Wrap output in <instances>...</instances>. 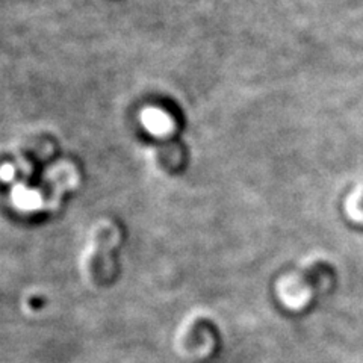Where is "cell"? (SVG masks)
I'll return each instance as SVG.
<instances>
[{"mask_svg":"<svg viewBox=\"0 0 363 363\" xmlns=\"http://www.w3.org/2000/svg\"><path fill=\"white\" fill-rule=\"evenodd\" d=\"M336 281L333 265L325 260H313L283 281L281 297L291 309H308L318 298L332 289Z\"/></svg>","mask_w":363,"mask_h":363,"instance_id":"6da1fadb","label":"cell"},{"mask_svg":"<svg viewBox=\"0 0 363 363\" xmlns=\"http://www.w3.org/2000/svg\"><path fill=\"white\" fill-rule=\"evenodd\" d=\"M144 124L152 132H157V133L165 132L169 126V123L164 113L156 112V111H149L147 113H144Z\"/></svg>","mask_w":363,"mask_h":363,"instance_id":"7a4b0ae2","label":"cell"}]
</instances>
